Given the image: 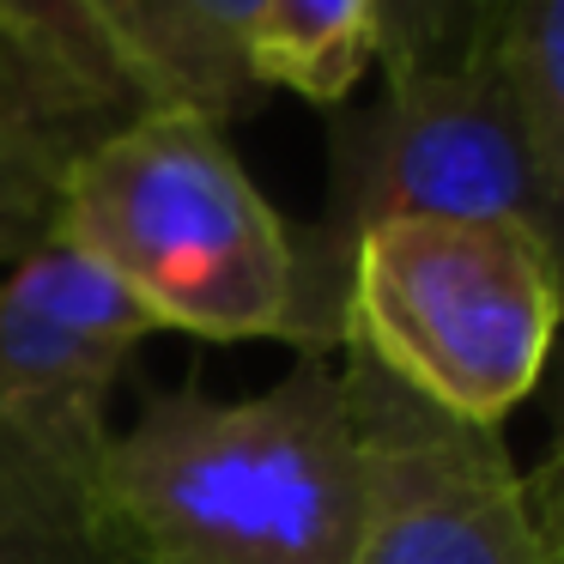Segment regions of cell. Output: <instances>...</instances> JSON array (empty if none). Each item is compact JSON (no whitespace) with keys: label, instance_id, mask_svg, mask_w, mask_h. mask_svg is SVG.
Segmentation results:
<instances>
[{"label":"cell","instance_id":"obj_1","mask_svg":"<svg viewBox=\"0 0 564 564\" xmlns=\"http://www.w3.org/2000/svg\"><path fill=\"white\" fill-rule=\"evenodd\" d=\"M110 503L128 564H346L365 462L340 352L237 401L152 394L110 443Z\"/></svg>","mask_w":564,"mask_h":564},{"label":"cell","instance_id":"obj_4","mask_svg":"<svg viewBox=\"0 0 564 564\" xmlns=\"http://www.w3.org/2000/svg\"><path fill=\"white\" fill-rule=\"evenodd\" d=\"M558 328V249L498 219H389L340 273V352L425 406L498 431Z\"/></svg>","mask_w":564,"mask_h":564},{"label":"cell","instance_id":"obj_10","mask_svg":"<svg viewBox=\"0 0 564 564\" xmlns=\"http://www.w3.org/2000/svg\"><path fill=\"white\" fill-rule=\"evenodd\" d=\"M479 0H377V79L467 67Z\"/></svg>","mask_w":564,"mask_h":564},{"label":"cell","instance_id":"obj_8","mask_svg":"<svg viewBox=\"0 0 564 564\" xmlns=\"http://www.w3.org/2000/svg\"><path fill=\"white\" fill-rule=\"evenodd\" d=\"M249 74L261 91L340 110L377 74V0H261Z\"/></svg>","mask_w":564,"mask_h":564},{"label":"cell","instance_id":"obj_9","mask_svg":"<svg viewBox=\"0 0 564 564\" xmlns=\"http://www.w3.org/2000/svg\"><path fill=\"white\" fill-rule=\"evenodd\" d=\"M467 67L510 104L540 171L564 183V0H479Z\"/></svg>","mask_w":564,"mask_h":564},{"label":"cell","instance_id":"obj_2","mask_svg":"<svg viewBox=\"0 0 564 564\" xmlns=\"http://www.w3.org/2000/svg\"><path fill=\"white\" fill-rule=\"evenodd\" d=\"M55 243L86 256L140 316L195 340L310 346L297 225L249 183L219 122L134 110L62 176Z\"/></svg>","mask_w":564,"mask_h":564},{"label":"cell","instance_id":"obj_6","mask_svg":"<svg viewBox=\"0 0 564 564\" xmlns=\"http://www.w3.org/2000/svg\"><path fill=\"white\" fill-rule=\"evenodd\" d=\"M340 370L365 462L346 564H564L558 467L522 474L498 431L437 413L352 352H340Z\"/></svg>","mask_w":564,"mask_h":564},{"label":"cell","instance_id":"obj_7","mask_svg":"<svg viewBox=\"0 0 564 564\" xmlns=\"http://www.w3.org/2000/svg\"><path fill=\"white\" fill-rule=\"evenodd\" d=\"M50 13L134 110H195L231 128L268 98L249 74L261 0H50Z\"/></svg>","mask_w":564,"mask_h":564},{"label":"cell","instance_id":"obj_5","mask_svg":"<svg viewBox=\"0 0 564 564\" xmlns=\"http://www.w3.org/2000/svg\"><path fill=\"white\" fill-rule=\"evenodd\" d=\"M389 219H498L558 249L564 183L540 171L486 74L382 79L365 110L328 128V200L297 225L310 346L340 352V273L352 243Z\"/></svg>","mask_w":564,"mask_h":564},{"label":"cell","instance_id":"obj_3","mask_svg":"<svg viewBox=\"0 0 564 564\" xmlns=\"http://www.w3.org/2000/svg\"><path fill=\"white\" fill-rule=\"evenodd\" d=\"M152 322L67 243L0 268V564H128L110 401Z\"/></svg>","mask_w":564,"mask_h":564}]
</instances>
